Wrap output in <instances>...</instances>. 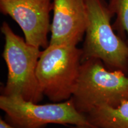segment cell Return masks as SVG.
Returning <instances> with one entry per match:
<instances>
[{"mask_svg": "<svg viewBox=\"0 0 128 128\" xmlns=\"http://www.w3.org/2000/svg\"><path fill=\"white\" fill-rule=\"evenodd\" d=\"M105 66L97 59L82 61L71 98L77 110L83 114L101 106H117L128 100V76L124 72Z\"/></svg>", "mask_w": 128, "mask_h": 128, "instance_id": "3957f363", "label": "cell"}, {"mask_svg": "<svg viewBox=\"0 0 128 128\" xmlns=\"http://www.w3.org/2000/svg\"><path fill=\"white\" fill-rule=\"evenodd\" d=\"M86 115L93 128H128V100L117 106L97 107Z\"/></svg>", "mask_w": 128, "mask_h": 128, "instance_id": "ba28073f", "label": "cell"}, {"mask_svg": "<svg viewBox=\"0 0 128 128\" xmlns=\"http://www.w3.org/2000/svg\"><path fill=\"white\" fill-rule=\"evenodd\" d=\"M0 128H17L4 120L0 119Z\"/></svg>", "mask_w": 128, "mask_h": 128, "instance_id": "30bf717a", "label": "cell"}, {"mask_svg": "<svg viewBox=\"0 0 128 128\" xmlns=\"http://www.w3.org/2000/svg\"><path fill=\"white\" fill-rule=\"evenodd\" d=\"M70 128H91L89 127H85V126H72Z\"/></svg>", "mask_w": 128, "mask_h": 128, "instance_id": "8fae6325", "label": "cell"}, {"mask_svg": "<svg viewBox=\"0 0 128 128\" xmlns=\"http://www.w3.org/2000/svg\"><path fill=\"white\" fill-rule=\"evenodd\" d=\"M87 13L82 61L97 59L108 70L128 72V44L114 32V15L104 0H86Z\"/></svg>", "mask_w": 128, "mask_h": 128, "instance_id": "6da1fadb", "label": "cell"}, {"mask_svg": "<svg viewBox=\"0 0 128 128\" xmlns=\"http://www.w3.org/2000/svg\"><path fill=\"white\" fill-rule=\"evenodd\" d=\"M52 0H0V12L18 24L28 44L45 49L49 45Z\"/></svg>", "mask_w": 128, "mask_h": 128, "instance_id": "8992f818", "label": "cell"}, {"mask_svg": "<svg viewBox=\"0 0 128 128\" xmlns=\"http://www.w3.org/2000/svg\"><path fill=\"white\" fill-rule=\"evenodd\" d=\"M82 50L76 46L49 44L42 51L36 76L44 96L54 103L72 97L79 78Z\"/></svg>", "mask_w": 128, "mask_h": 128, "instance_id": "277c9868", "label": "cell"}, {"mask_svg": "<svg viewBox=\"0 0 128 128\" xmlns=\"http://www.w3.org/2000/svg\"><path fill=\"white\" fill-rule=\"evenodd\" d=\"M53 18L49 44L77 46L87 25L86 0H52Z\"/></svg>", "mask_w": 128, "mask_h": 128, "instance_id": "52a82bcc", "label": "cell"}, {"mask_svg": "<svg viewBox=\"0 0 128 128\" xmlns=\"http://www.w3.org/2000/svg\"><path fill=\"white\" fill-rule=\"evenodd\" d=\"M1 32L5 39L2 57L8 69L2 95L18 96L38 103L44 96L36 76L37 65L42 50L16 34L6 22L2 23Z\"/></svg>", "mask_w": 128, "mask_h": 128, "instance_id": "7a4b0ae2", "label": "cell"}, {"mask_svg": "<svg viewBox=\"0 0 128 128\" xmlns=\"http://www.w3.org/2000/svg\"><path fill=\"white\" fill-rule=\"evenodd\" d=\"M0 108L7 122L17 128H44L48 124H71L93 128L86 114L80 112L72 98L38 104L18 96H0Z\"/></svg>", "mask_w": 128, "mask_h": 128, "instance_id": "5b68a950", "label": "cell"}, {"mask_svg": "<svg viewBox=\"0 0 128 128\" xmlns=\"http://www.w3.org/2000/svg\"><path fill=\"white\" fill-rule=\"evenodd\" d=\"M108 7L116 20L113 26L114 30L127 33L128 36V0H110Z\"/></svg>", "mask_w": 128, "mask_h": 128, "instance_id": "9c48e42d", "label": "cell"}]
</instances>
